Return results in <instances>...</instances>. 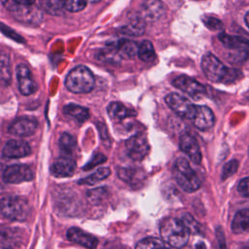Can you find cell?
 <instances>
[{
	"mask_svg": "<svg viewBox=\"0 0 249 249\" xmlns=\"http://www.w3.org/2000/svg\"><path fill=\"white\" fill-rule=\"evenodd\" d=\"M125 152L127 156L135 161L142 160L150 151L147 137L143 134H136L125 141Z\"/></svg>",
	"mask_w": 249,
	"mask_h": 249,
	"instance_id": "cell-9",
	"label": "cell"
},
{
	"mask_svg": "<svg viewBox=\"0 0 249 249\" xmlns=\"http://www.w3.org/2000/svg\"><path fill=\"white\" fill-rule=\"evenodd\" d=\"M166 243L158 237H146L141 239L140 241L137 242L135 245L136 248H156V247H164Z\"/></svg>",
	"mask_w": 249,
	"mask_h": 249,
	"instance_id": "cell-33",
	"label": "cell"
},
{
	"mask_svg": "<svg viewBox=\"0 0 249 249\" xmlns=\"http://www.w3.org/2000/svg\"><path fill=\"white\" fill-rule=\"evenodd\" d=\"M31 153V148L27 142L23 140H8L3 149L2 156L8 159H19L28 156Z\"/></svg>",
	"mask_w": 249,
	"mask_h": 249,
	"instance_id": "cell-15",
	"label": "cell"
},
{
	"mask_svg": "<svg viewBox=\"0 0 249 249\" xmlns=\"http://www.w3.org/2000/svg\"><path fill=\"white\" fill-rule=\"evenodd\" d=\"M35 177L34 171L25 164H13L7 166L3 171V181L8 184H19L32 181Z\"/></svg>",
	"mask_w": 249,
	"mask_h": 249,
	"instance_id": "cell-8",
	"label": "cell"
},
{
	"mask_svg": "<svg viewBox=\"0 0 249 249\" xmlns=\"http://www.w3.org/2000/svg\"><path fill=\"white\" fill-rule=\"evenodd\" d=\"M2 31H3L7 36L11 37L12 39H14V40H16V41H18V42H20V43L24 42V40H23L18 34H17L16 32H14V31H13L12 29H10L9 27H6L4 24L2 25Z\"/></svg>",
	"mask_w": 249,
	"mask_h": 249,
	"instance_id": "cell-40",
	"label": "cell"
},
{
	"mask_svg": "<svg viewBox=\"0 0 249 249\" xmlns=\"http://www.w3.org/2000/svg\"><path fill=\"white\" fill-rule=\"evenodd\" d=\"M172 85L194 98H198L205 93V87L187 75H180L176 77L172 81Z\"/></svg>",
	"mask_w": 249,
	"mask_h": 249,
	"instance_id": "cell-10",
	"label": "cell"
},
{
	"mask_svg": "<svg viewBox=\"0 0 249 249\" xmlns=\"http://www.w3.org/2000/svg\"><path fill=\"white\" fill-rule=\"evenodd\" d=\"M165 103L176 115L183 119L192 120L196 114V105L179 93L173 92L166 95Z\"/></svg>",
	"mask_w": 249,
	"mask_h": 249,
	"instance_id": "cell-7",
	"label": "cell"
},
{
	"mask_svg": "<svg viewBox=\"0 0 249 249\" xmlns=\"http://www.w3.org/2000/svg\"><path fill=\"white\" fill-rule=\"evenodd\" d=\"M248 153H249V151H248Z\"/></svg>",
	"mask_w": 249,
	"mask_h": 249,
	"instance_id": "cell-45",
	"label": "cell"
},
{
	"mask_svg": "<svg viewBox=\"0 0 249 249\" xmlns=\"http://www.w3.org/2000/svg\"><path fill=\"white\" fill-rule=\"evenodd\" d=\"M179 147L193 162L199 164L202 159L199 145L196 139L190 133H183L179 138Z\"/></svg>",
	"mask_w": 249,
	"mask_h": 249,
	"instance_id": "cell-14",
	"label": "cell"
},
{
	"mask_svg": "<svg viewBox=\"0 0 249 249\" xmlns=\"http://www.w3.org/2000/svg\"><path fill=\"white\" fill-rule=\"evenodd\" d=\"M183 222L189 229L191 233H198L200 231V226L199 224L190 215V214H185L183 217Z\"/></svg>",
	"mask_w": 249,
	"mask_h": 249,
	"instance_id": "cell-37",
	"label": "cell"
},
{
	"mask_svg": "<svg viewBox=\"0 0 249 249\" xmlns=\"http://www.w3.org/2000/svg\"><path fill=\"white\" fill-rule=\"evenodd\" d=\"M18 4H22V5H33L35 0H13Z\"/></svg>",
	"mask_w": 249,
	"mask_h": 249,
	"instance_id": "cell-41",
	"label": "cell"
},
{
	"mask_svg": "<svg viewBox=\"0 0 249 249\" xmlns=\"http://www.w3.org/2000/svg\"><path fill=\"white\" fill-rule=\"evenodd\" d=\"M114 46L123 58H133L138 53L139 46L131 40L121 39Z\"/></svg>",
	"mask_w": 249,
	"mask_h": 249,
	"instance_id": "cell-24",
	"label": "cell"
},
{
	"mask_svg": "<svg viewBox=\"0 0 249 249\" xmlns=\"http://www.w3.org/2000/svg\"><path fill=\"white\" fill-rule=\"evenodd\" d=\"M202 21L205 24V26L211 30H221L223 28V22L217 18L205 16L202 18Z\"/></svg>",
	"mask_w": 249,
	"mask_h": 249,
	"instance_id": "cell-36",
	"label": "cell"
},
{
	"mask_svg": "<svg viewBox=\"0 0 249 249\" xmlns=\"http://www.w3.org/2000/svg\"><path fill=\"white\" fill-rule=\"evenodd\" d=\"M66 237L69 241L87 248H95L98 244V240L94 236L75 227L67 230Z\"/></svg>",
	"mask_w": 249,
	"mask_h": 249,
	"instance_id": "cell-16",
	"label": "cell"
},
{
	"mask_svg": "<svg viewBox=\"0 0 249 249\" xmlns=\"http://www.w3.org/2000/svg\"><path fill=\"white\" fill-rule=\"evenodd\" d=\"M106 160V158L102 155V154H95L93 157H92V159L87 163V165H85L84 167H83V169L84 170H89V169H91L93 166H95V165H97V164H99V163H101V162H103V161H105Z\"/></svg>",
	"mask_w": 249,
	"mask_h": 249,
	"instance_id": "cell-38",
	"label": "cell"
},
{
	"mask_svg": "<svg viewBox=\"0 0 249 249\" xmlns=\"http://www.w3.org/2000/svg\"><path fill=\"white\" fill-rule=\"evenodd\" d=\"M76 168L75 160L68 155H62L57 158L51 165L50 172L53 176L57 178L70 177L74 174Z\"/></svg>",
	"mask_w": 249,
	"mask_h": 249,
	"instance_id": "cell-12",
	"label": "cell"
},
{
	"mask_svg": "<svg viewBox=\"0 0 249 249\" xmlns=\"http://www.w3.org/2000/svg\"><path fill=\"white\" fill-rule=\"evenodd\" d=\"M146 30L145 18L141 14H132L127 18V21L121 27V32L129 36H140Z\"/></svg>",
	"mask_w": 249,
	"mask_h": 249,
	"instance_id": "cell-19",
	"label": "cell"
},
{
	"mask_svg": "<svg viewBox=\"0 0 249 249\" xmlns=\"http://www.w3.org/2000/svg\"><path fill=\"white\" fill-rule=\"evenodd\" d=\"M137 54H138V57L144 62H152L156 58V52H155L154 46L148 40H144L139 45Z\"/></svg>",
	"mask_w": 249,
	"mask_h": 249,
	"instance_id": "cell-27",
	"label": "cell"
},
{
	"mask_svg": "<svg viewBox=\"0 0 249 249\" xmlns=\"http://www.w3.org/2000/svg\"><path fill=\"white\" fill-rule=\"evenodd\" d=\"M110 173L111 171L108 167H101V168H98L95 172L89 175L88 177L81 179L78 183L80 185H94L104 180L105 178H107L110 175Z\"/></svg>",
	"mask_w": 249,
	"mask_h": 249,
	"instance_id": "cell-28",
	"label": "cell"
},
{
	"mask_svg": "<svg viewBox=\"0 0 249 249\" xmlns=\"http://www.w3.org/2000/svg\"><path fill=\"white\" fill-rule=\"evenodd\" d=\"M249 230V208L241 209L235 213L231 222V231L235 234H240Z\"/></svg>",
	"mask_w": 249,
	"mask_h": 249,
	"instance_id": "cell-22",
	"label": "cell"
},
{
	"mask_svg": "<svg viewBox=\"0 0 249 249\" xmlns=\"http://www.w3.org/2000/svg\"><path fill=\"white\" fill-rule=\"evenodd\" d=\"M62 5L66 11L79 12L86 7L87 0H62Z\"/></svg>",
	"mask_w": 249,
	"mask_h": 249,
	"instance_id": "cell-34",
	"label": "cell"
},
{
	"mask_svg": "<svg viewBox=\"0 0 249 249\" xmlns=\"http://www.w3.org/2000/svg\"><path fill=\"white\" fill-rule=\"evenodd\" d=\"M161 239L171 247H184L190 238V231L183 222L177 218H166L160 227Z\"/></svg>",
	"mask_w": 249,
	"mask_h": 249,
	"instance_id": "cell-1",
	"label": "cell"
},
{
	"mask_svg": "<svg viewBox=\"0 0 249 249\" xmlns=\"http://www.w3.org/2000/svg\"><path fill=\"white\" fill-rule=\"evenodd\" d=\"M238 168V161L235 160H231L230 161H228L224 167H223V171H222V179L226 180L227 178L231 177V175H233L236 170Z\"/></svg>",
	"mask_w": 249,
	"mask_h": 249,
	"instance_id": "cell-35",
	"label": "cell"
},
{
	"mask_svg": "<svg viewBox=\"0 0 249 249\" xmlns=\"http://www.w3.org/2000/svg\"><path fill=\"white\" fill-rule=\"evenodd\" d=\"M107 113L110 118L116 122H120L124 120L127 117L135 116L136 112L133 110H129L124 104L120 102H112L109 104L107 108Z\"/></svg>",
	"mask_w": 249,
	"mask_h": 249,
	"instance_id": "cell-23",
	"label": "cell"
},
{
	"mask_svg": "<svg viewBox=\"0 0 249 249\" xmlns=\"http://www.w3.org/2000/svg\"><path fill=\"white\" fill-rule=\"evenodd\" d=\"M0 78L3 86H9L11 82V64L10 57L5 53H2L0 58Z\"/></svg>",
	"mask_w": 249,
	"mask_h": 249,
	"instance_id": "cell-29",
	"label": "cell"
},
{
	"mask_svg": "<svg viewBox=\"0 0 249 249\" xmlns=\"http://www.w3.org/2000/svg\"><path fill=\"white\" fill-rule=\"evenodd\" d=\"M58 146H59V149H60V152L62 153V155L71 156V154L77 147L76 138L72 134L64 132L59 137Z\"/></svg>",
	"mask_w": 249,
	"mask_h": 249,
	"instance_id": "cell-26",
	"label": "cell"
},
{
	"mask_svg": "<svg viewBox=\"0 0 249 249\" xmlns=\"http://www.w3.org/2000/svg\"><path fill=\"white\" fill-rule=\"evenodd\" d=\"M201 68L206 78L214 83L229 82L231 70L221 62L214 54L208 53L201 59Z\"/></svg>",
	"mask_w": 249,
	"mask_h": 249,
	"instance_id": "cell-5",
	"label": "cell"
},
{
	"mask_svg": "<svg viewBox=\"0 0 249 249\" xmlns=\"http://www.w3.org/2000/svg\"><path fill=\"white\" fill-rule=\"evenodd\" d=\"M17 77L18 89L22 95H30L37 90V84L32 77L29 67L26 64L19 63L17 66Z\"/></svg>",
	"mask_w": 249,
	"mask_h": 249,
	"instance_id": "cell-11",
	"label": "cell"
},
{
	"mask_svg": "<svg viewBox=\"0 0 249 249\" xmlns=\"http://www.w3.org/2000/svg\"><path fill=\"white\" fill-rule=\"evenodd\" d=\"M245 22H246V24H247V26L249 27V12L246 14V16H245Z\"/></svg>",
	"mask_w": 249,
	"mask_h": 249,
	"instance_id": "cell-42",
	"label": "cell"
},
{
	"mask_svg": "<svg viewBox=\"0 0 249 249\" xmlns=\"http://www.w3.org/2000/svg\"><path fill=\"white\" fill-rule=\"evenodd\" d=\"M196 247H205V245L204 244H196Z\"/></svg>",
	"mask_w": 249,
	"mask_h": 249,
	"instance_id": "cell-43",
	"label": "cell"
},
{
	"mask_svg": "<svg viewBox=\"0 0 249 249\" xmlns=\"http://www.w3.org/2000/svg\"><path fill=\"white\" fill-rule=\"evenodd\" d=\"M219 40L226 48L231 50L246 51L249 48V40L240 36L221 33L219 34Z\"/></svg>",
	"mask_w": 249,
	"mask_h": 249,
	"instance_id": "cell-20",
	"label": "cell"
},
{
	"mask_svg": "<svg viewBox=\"0 0 249 249\" xmlns=\"http://www.w3.org/2000/svg\"><path fill=\"white\" fill-rule=\"evenodd\" d=\"M89 1H90V2H98L100 0H89Z\"/></svg>",
	"mask_w": 249,
	"mask_h": 249,
	"instance_id": "cell-44",
	"label": "cell"
},
{
	"mask_svg": "<svg viewBox=\"0 0 249 249\" xmlns=\"http://www.w3.org/2000/svg\"><path fill=\"white\" fill-rule=\"evenodd\" d=\"M63 112H64V114L74 118L79 123L85 122L89 117V112L86 107H83V106H80L77 104H73V103L65 105L63 108Z\"/></svg>",
	"mask_w": 249,
	"mask_h": 249,
	"instance_id": "cell-25",
	"label": "cell"
},
{
	"mask_svg": "<svg viewBox=\"0 0 249 249\" xmlns=\"http://www.w3.org/2000/svg\"><path fill=\"white\" fill-rule=\"evenodd\" d=\"M172 175L181 189L187 193H194L201 186V181L185 158H178L172 168Z\"/></svg>",
	"mask_w": 249,
	"mask_h": 249,
	"instance_id": "cell-2",
	"label": "cell"
},
{
	"mask_svg": "<svg viewBox=\"0 0 249 249\" xmlns=\"http://www.w3.org/2000/svg\"><path fill=\"white\" fill-rule=\"evenodd\" d=\"M119 177L130 186H139L145 180V174L134 167H123L118 171Z\"/></svg>",
	"mask_w": 249,
	"mask_h": 249,
	"instance_id": "cell-21",
	"label": "cell"
},
{
	"mask_svg": "<svg viewBox=\"0 0 249 249\" xmlns=\"http://www.w3.org/2000/svg\"><path fill=\"white\" fill-rule=\"evenodd\" d=\"M237 190L242 196L249 197V177L243 178L239 181Z\"/></svg>",
	"mask_w": 249,
	"mask_h": 249,
	"instance_id": "cell-39",
	"label": "cell"
},
{
	"mask_svg": "<svg viewBox=\"0 0 249 249\" xmlns=\"http://www.w3.org/2000/svg\"><path fill=\"white\" fill-rule=\"evenodd\" d=\"M38 122L33 118L21 117L15 120L8 127V132L18 137H26L35 132Z\"/></svg>",
	"mask_w": 249,
	"mask_h": 249,
	"instance_id": "cell-13",
	"label": "cell"
},
{
	"mask_svg": "<svg viewBox=\"0 0 249 249\" xmlns=\"http://www.w3.org/2000/svg\"><path fill=\"white\" fill-rule=\"evenodd\" d=\"M195 126L200 130H205L213 126L215 118L212 110L204 105H196V110L192 119Z\"/></svg>",
	"mask_w": 249,
	"mask_h": 249,
	"instance_id": "cell-17",
	"label": "cell"
},
{
	"mask_svg": "<svg viewBox=\"0 0 249 249\" xmlns=\"http://www.w3.org/2000/svg\"><path fill=\"white\" fill-rule=\"evenodd\" d=\"M122 58L123 57L121 56L120 53L118 52V50L115 48L114 45L101 51L99 54V60L107 63H118L121 61Z\"/></svg>",
	"mask_w": 249,
	"mask_h": 249,
	"instance_id": "cell-30",
	"label": "cell"
},
{
	"mask_svg": "<svg viewBox=\"0 0 249 249\" xmlns=\"http://www.w3.org/2000/svg\"><path fill=\"white\" fill-rule=\"evenodd\" d=\"M87 199L92 204L100 203L107 196V190L105 188L92 189L87 192Z\"/></svg>",
	"mask_w": 249,
	"mask_h": 249,
	"instance_id": "cell-32",
	"label": "cell"
},
{
	"mask_svg": "<svg viewBox=\"0 0 249 249\" xmlns=\"http://www.w3.org/2000/svg\"><path fill=\"white\" fill-rule=\"evenodd\" d=\"M65 87L74 93H87L92 90L94 87V77L88 67L79 65L74 67L66 76Z\"/></svg>",
	"mask_w": 249,
	"mask_h": 249,
	"instance_id": "cell-3",
	"label": "cell"
},
{
	"mask_svg": "<svg viewBox=\"0 0 249 249\" xmlns=\"http://www.w3.org/2000/svg\"><path fill=\"white\" fill-rule=\"evenodd\" d=\"M1 214L11 221L23 222L30 215V206L20 196H4L1 199Z\"/></svg>",
	"mask_w": 249,
	"mask_h": 249,
	"instance_id": "cell-4",
	"label": "cell"
},
{
	"mask_svg": "<svg viewBox=\"0 0 249 249\" xmlns=\"http://www.w3.org/2000/svg\"><path fill=\"white\" fill-rule=\"evenodd\" d=\"M5 5L14 18L24 24L37 25L42 20V12L33 5H22L13 0H10L9 4L7 3Z\"/></svg>",
	"mask_w": 249,
	"mask_h": 249,
	"instance_id": "cell-6",
	"label": "cell"
},
{
	"mask_svg": "<svg viewBox=\"0 0 249 249\" xmlns=\"http://www.w3.org/2000/svg\"><path fill=\"white\" fill-rule=\"evenodd\" d=\"M140 14L145 20H158L164 14V6L160 0H144Z\"/></svg>",
	"mask_w": 249,
	"mask_h": 249,
	"instance_id": "cell-18",
	"label": "cell"
},
{
	"mask_svg": "<svg viewBox=\"0 0 249 249\" xmlns=\"http://www.w3.org/2000/svg\"><path fill=\"white\" fill-rule=\"evenodd\" d=\"M40 3L44 10L53 15H58L64 10L62 0H40Z\"/></svg>",
	"mask_w": 249,
	"mask_h": 249,
	"instance_id": "cell-31",
	"label": "cell"
}]
</instances>
